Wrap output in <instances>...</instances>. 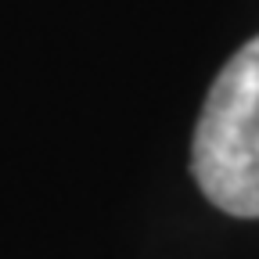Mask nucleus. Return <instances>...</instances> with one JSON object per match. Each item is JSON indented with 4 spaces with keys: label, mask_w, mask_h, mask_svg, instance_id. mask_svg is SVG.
Returning a JSON list of instances; mask_svg holds the SVG:
<instances>
[{
    "label": "nucleus",
    "mask_w": 259,
    "mask_h": 259,
    "mask_svg": "<svg viewBox=\"0 0 259 259\" xmlns=\"http://www.w3.org/2000/svg\"><path fill=\"white\" fill-rule=\"evenodd\" d=\"M191 173L202 194L238 220H259V36L220 69L194 126Z\"/></svg>",
    "instance_id": "nucleus-1"
}]
</instances>
